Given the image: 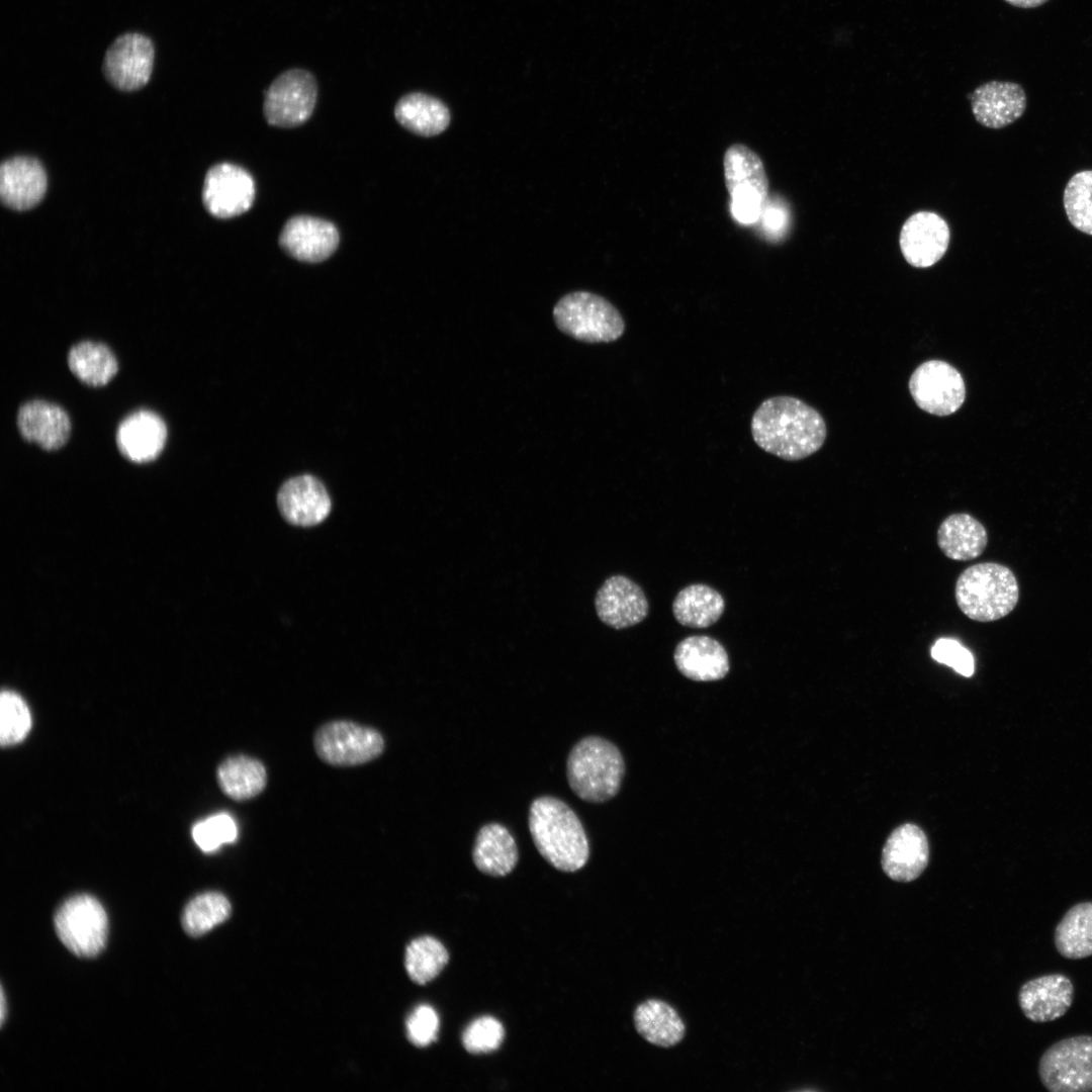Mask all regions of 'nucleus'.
<instances>
[{
	"mask_svg": "<svg viewBox=\"0 0 1092 1092\" xmlns=\"http://www.w3.org/2000/svg\"><path fill=\"white\" fill-rule=\"evenodd\" d=\"M1064 206L1070 222L1092 235V170L1075 174L1064 191Z\"/></svg>",
	"mask_w": 1092,
	"mask_h": 1092,
	"instance_id": "35",
	"label": "nucleus"
},
{
	"mask_svg": "<svg viewBox=\"0 0 1092 1092\" xmlns=\"http://www.w3.org/2000/svg\"><path fill=\"white\" fill-rule=\"evenodd\" d=\"M55 927L60 940L71 952L91 958L104 948L108 920L96 898L80 894L69 898L58 908Z\"/></svg>",
	"mask_w": 1092,
	"mask_h": 1092,
	"instance_id": "8",
	"label": "nucleus"
},
{
	"mask_svg": "<svg viewBox=\"0 0 1092 1092\" xmlns=\"http://www.w3.org/2000/svg\"><path fill=\"white\" fill-rule=\"evenodd\" d=\"M255 195L252 175L239 165L219 163L205 175L202 200L214 217L231 218L245 213L252 207Z\"/></svg>",
	"mask_w": 1092,
	"mask_h": 1092,
	"instance_id": "13",
	"label": "nucleus"
},
{
	"mask_svg": "<svg viewBox=\"0 0 1092 1092\" xmlns=\"http://www.w3.org/2000/svg\"><path fill=\"white\" fill-rule=\"evenodd\" d=\"M730 213L741 224L756 222L768 199V178L761 158L748 146H729L723 157Z\"/></svg>",
	"mask_w": 1092,
	"mask_h": 1092,
	"instance_id": "5",
	"label": "nucleus"
},
{
	"mask_svg": "<svg viewBox=\"0 0 1092 1092\" xmlns=\"http://www.w3.org/2000/svg\"><path fill=\"white\" fill-rule=\"evenodd\" d=\"M472 859L475 867L485 875L507 876L519 860L516 840L504 825L485 824L475 836Z\"/></svg>",
	"mask_w": 1092,
	"mask_h": 1092,
	"instance_id": "25",
	"label": "nucleus"
},
{
	"mask_svg": "<svg viewBox=\"0 0 1092 1092\" xmlns=\"http://www.w3.org/2000/svg\"><path fill=\"white\" fill-rule=\"evenodd\" d=\"M529 830L539 853L561 872H576L589 857L584 828L573 810L552 796L535 799L529 809Z\"/></svg>",
	"mask_w": 1092,
	"mask_h": 1092,
	"instance_id": "2",
	"label": "nucleus"
},
{
	"mask_svg": "<svg viewBox=\"0 0 1092 1092\" xmlns=\"http://www.w3.org/2000/svg\"><path fill=\"white\" fill-rule=\"evenodd\" d=\"M216 779L222 793L235 801H246L260 795L268 781L264 764L244 754L225 758L217 767Z\"/></svg>",
	"mask_w": 1092,
	"mask_h": 1092,
	"instance_id": "29",
	"label": "nucleus"
},
{
	"mask_svg": "<svg viewBox=\"0 0 1092 1092\" xmlns=\"http://www.w3.org/2000/svg\"><path fill=\"white\" fill-rule=\"evenodd\" d=\"M47 174L42 165L30 157H14L0 168L2 202L14 210H27L44 196Z\"/></svg>",
	"mask_w": 1092,
	"mask_h": 1092,
	"instance_id": "21",
	"label": "nucleus"
},
{
	"mask_svg": "<svg viewBox=\"0 0 1092 1092\" xmlns=\"http://www.w3.org/2000/svg\"><path fill=\"white\" fill-rule=\"evenodd\" d=\"M231 914V904L217 892H206L194 897L185 907L182 925L190 936H200L222 923Z\"/></svg>",
	"mask_w": 1092,
	"mask_h": 1092,
	"instance_id": "34",
	"label": "nucleus"
},
{
	"mask_svg": "<svg viewBox=\"0 0 1092 1092\" xmlns=\"http://www.w3.org/2000/svg\"><path fill=\"white\" fill-rule=\"evenodd\" d=\"M725 602L722 596L709 585L696 583L679 590L672 603L676 621L691 628H707L722 616Z\"/></svg>",
	"mask_w": 1092,
	"mask_h": 1092,
	"instance_id": "31",
	"label": "nucleus"
},
{
	"mask_svg": "<svg viewBox=\"0 0 1092 1092\" xmlns=\"http://www.w3.org/2000/svg\"><path fill=\"white\" fill-rule=\"evenodd\" d=\"M439 1030L437 1012L429 1005L418 1006L406 1020V1033L411 1042L424 1048L436 1040Z\"/></svg>",
	"mask_w": 1092,
	"mask_h": 1092,
	"instance_id": "39",
	"label": "nucleus"
},
{
	"mask_svg": "<svg viewBox=\"0 0 1092 1092\" xmlns=\"http://www.w3.org/2000/svg\"><path fill=\"white\" fill-rule=\"evenodd\" d=\"M673 659L679 672L696 681H712L723 678L729 671V657L723 645L716 639L695 635L680 641Z\"/></svg>",
	"mask_w": 1092,
	"mask_h": 1092,
	"instance_id": "24",
	"label": "nucleus"
},
{
	"mask_svg": "<svg viewBox=\"0 0 1092 1092\" xmlns=\"http://www.w3.org/2000/svg\"><path fill=\"white\" fill-rule=\"evenodd\" d=\"M1074 996L1071 979L1054 973L1023 983L1018 991V1004L1028 1020L1043 1023L1063 1017L1072 1006Z\"/></svg>",
	"mask_w": 1092,
	"mask_h": 1092,
	"instance_id": "16",
	"label": "nucleus"
},
{
	"mask_svg": "<svg viewBox=\"0 0 1092 1092\" xmlns=\"http://www.w3.org/2000/svg\"><path fill=\"white\" fill-rule=\"evenodd\" d=\"M277 504L286 521L302 527L320 524L331 511L324 484L306 474L288 479L278 491Z\"/></svg>",
	"mask_w": 1092,
	"mask_h": 1092,
	"instance_id": "19",
	"label": "nucleus"
},
{
	"mask_svg": "<svg viewBox=\"0 0 1092 1092\" xmlns=\"http://www.w3.org/2000/svg\"><path fill=\"white\" fill-rule=\"evenodd\" d=\"M191 834L202 851L212 852L222 844L233 843L237 839L238 828L233 817L222 812L197 822Z\"/></svg>",
	"mask_w": 1092,
	"mask_h": 1092,
	"instance_id": "37",
	"label": "nucleus"
},
{
	"mask_svg": "<svg viewBox=\"0 0 1092 1092\" xmlns=\"http://www.w3.org/2000/svg\"><path fill=\"white\" fill-rule=\"evenodd\" d=\"M1057 951L1068 960L1092 956V901L1080 902L1067 910L1055 928Z\"/></svg>",
	"mask_w": 1092,
	"mask_h": 1092,
	"instance_id": "30",
	"label": "nucleus"
},
{
	"mask_svg": "<svg viewBox=\"0 0 1092 1092\" xmlns=\"http://www.w3.org/2000/svg\"><path fill=\"white\" fill-rule=\"evenodd\" d=\"M949 243L946 221L931 211L912 214L900 233V248L906 261L917 268L937 263L945 254Z\"/></svg>",
	"mask_w": 1092,
	"mask_h": 1092,
	"instance_id": "15",
	"label": "nucleus"
},
{
	"mask_svg": "<svg viewBox=\"0 0 1092 1092\" xmlns=\"http://www.w3.org/2000/svg\"><path fill=\"white\" fill-rule=\"evenodd\" d=\"M394 117L405 129L422 136L440 134L451 119L445 103L421 92L403 95L395 104Z\"/></svg>",
	"mask_w": 1092,
	"mask_h": 1092,
	"instance_id": "27",
	"label": "nucleus"
},
{
	"mask_svg": "<svg viewBox=\"0 0 1092 1092\" xmlns=\"http://www.w3.org/2000/svg\"><path fill=\"white\" fill-rule=\"evenodd\" d=\"M67 360L71 372L83 383L93 387L108 383L118 370L112 351L104 344L91 341L74 345Z\"/></svg>",
	"mask_w": 1092,
	"mask_h": 1092,
	"instance_id": "32",
	"label": "nucleus"
},
{
	"mask_svg": "<svg viewBox=\"0 0 1092 1092\" xmlns=\"http://www.w3.org/2000/svg\"><path fill=\"white\" fill-rule=\"evenodd\" d=\"M505 1037L503 1024L491 1016L473 1020L462 1034L464 1049L471 1054H485L497 1050Z\"/></svg>",
	"mask_w": 1092,
	"mask_h": 1092,
	"instance_id": "38",
	"label": "nucleus"
},
{
	"mask_svg": "<svg viewBox=\"0 0 1092 1092\" xmlns=\"http://www.w3.org/2000/svg\"><path fill=\"white\" fill-rule=\"evenodd\" d=\"M384 739L376 729L352 721L337 720L322 725L314 733L317 756L334 766H354L377 758Z\"/></svg>",
	"mask_w": 1092,
	"mask_h": 1092,
	"instance_id": "9",
	"label": "nucleus"
},
{
	"mask_svg": "<svg viewBox=\"0 0 1092 1092\" xmlns=\"http://www.w3.org/2000/svg\"><path fill=\"white\" fill-rule=\"evenodd\" d=\"M637 1032L648 1042L670 1048L685 1036L686 1025L676 1010L659 999H648L634 1011Z\"/></svg>",
	"mask_w": 1092,
	"mask_h": 1092,
	"instance_id": "28",
	"label": "nucleus"
},
{
	"mask_svg": "<svg viewBox=\"0 0 1092 1092\" xmlns=\"http://www.w3.org/2000/svg\"><path fill=\"white\" fill-rule=\"evenodd\" d=\"M557 328L575 340L610 343L625 331L620 311L606 298L588 291H574L561 297L553 308Z\"/></svg>",
	"mask_w": 1092,
	"mask_h": 1092,
	"instance_id": "6",
	"label": "nucleus"
},
{
	"mask_svg": "<svg viewBox=\"0 0 1092 1092\" xmlns=\"http://www.w3.org/2000/svg\"><path fill=\"white\" fill-rule=\"evenodd\" d=\"M976 120L990 128H1002L1014 122L1026 108L1022 87L1012 82L991 81L969 95Z\"/></svg>",
	"mask_w": 1092,
	"mask_h": 1092,
	"instance_id": "20",
	"label": "nucleus"
},
{
	"mask_svg": "<svg viewBox=\"0 0 1092 1092\" xmlns=\"http://www.w3.org/2000/svg\"><path fill=\"white\" fill-rule=\"evenodd\" d=\"M930 654L934 660L952 667L964 676H971L974 673L975 663L972 653L954 639L936 640Z\"/></svg>",
	"mask_w": 1092,
	"mask_h": 1092,
	"instance_id": "40",
	"label": "nucleus"
},
{
	"mask_svg": "<svg viewBox=\"0 0 1092 1092\" xmlns=\"http://www.w3.org/2000/svg\"><path fill=\"white\" fill-rule=\"evenodd\" d=\"M625 774L619 748L600 736H586L571 748L566 761L572 792L589 803H603L617 795Z\"/></svg>",
	"mask_w": 1092,
	"mask_h": 1092,
	"instance_id": "3",
	"label": "nucleus"
},
{
	"mask_svg": "<svg viewBox=\"0 0 1092 1092\" xmlns=\"http://www.w3.org/2000/svg\"><path fill=\"white\" fill-rule=\"evenodd\" d=\"M449 961L446 947L432 936L414 939L405 950V969L411 980L425 985L436 978Z\"/></svg>",
	"mask_w": 1092,
	"mask_h": 1092,
	"instance_id": "33",
	"label": "nucleus"
},
{
	"mask_svg": "<svg viewBox=\"0 0 1092 1092\" xmlns=\"http://www.w3.org/2000/svg\"><path fill=\"white\" fill-rule=\"evenodd\" d=\"M4 995L5 994H4L3 990H2L1 991V1010H0L1 1011V1016H0L1 1024H3V1022L5 1020V1016H6V1001H5V996Z\"/></svg>",
	"mask_w": 1092,
	"mask_h": 1092,
	"instance_id": "42",
	"label": "nucleus"
},
{
	"mask_svg": "<svg viewBox=\"0 0 1092 1092\" xmlns=\"http://www.w3.org/2000/svg\"><path fill=\"white\" fill-rule=\"evenodd\" d=\"M960 610L978 622H992L1007 616L1019 599L1017 579L1011 569L995 562H983L965 569L954 588Z\"/></svg>",
	"mask_w": 1092,
	"mask_h": 1092,
	"instance_id": "4",
	"label": "nucleus"
},
{
	"mask_svg": "<svg viewBox=\"0 0 1092 1092\" xmlns=\"http://www.w3.org/2000/svg\"><path fill=\"white\" fill-rule=\"evenodd\" d=\"M317 96L314 76L303 69H289L277 76L265 91L263 112L268 124L296 127L311 116Z\"/></svg>",
	"mask_w": 1092,
	"mask_h": 1092,
	"instance_id": "10",
	"label": "nucleus"
},
{
	"mask_svg": "<svg viewBox=\"0 0 1092 1092\" xmlns=\"http://www.w3.org/2000/svg\"><path fill=\"white\" fill-rule=\"evenodd\" d=\"M31 728V714L25 701L15 692L0 696V742L9 746L21 742Z\"/></svg>",
	"mask_w": 1092,
	"mask_h": 1092,
	"instance_id": "36",
	"label": "nucleus"
},
{
	"mask_svg": "<svg viewBox=\"0 0 1092 1092\" xmlns=\"http://www.w3.org/2000/svg\"><path fill=\"white\" fill-rule=\"evenodd\" d=\"M279 246L290 257L305 263H320L331 257L340 243L336 225L310 215L290 217L279 235Z\"/></svg>",
	"mask_w": 1092,
	"mask_h": 1092,
	"instance_id": "14",
	"label": "nucleus"
},
{
	"mask_svg": "<svg viewBox=\"0 0 1092 1092\" xmlns=\"http://www.w3.org/2000/svg\"><path fill=\"white\" fill-rule=\"evenodd\" d=\"M155 59L151 38L140 32H127L109 46L103 61L107 81L121 91H134L150 80Z\"/></svg>",
	"mask_w": 1092,
	"mask_h": 1092,
	"instance_id": "12",
	"label": "nucleus"
},
{
	"mask_svg": "<svg viewBox=\"0 0 1092 1092\" xmlns=\"http://www.w3.org/2000/svg\"><path fill=\"white\" fill-rule=\"evenodd\" d=\"M1005 1L1007 3L1013 5V6H1016V7L1033 8V7H1037V6L1045 3L1048 0H1005Z\"/></svg>",
	"mask_w": 1092,
	"mask_h": 1092,
	"instance_id": "41",
	"label": "nucleus"
},
{
	"mask_svg": "<svg viewBox=\"0 0 1092 1092\" xmlns=\"http://www.w3.org/2000/svg\"><path fill=\"white\" fill-rule=\"evenodd\" d=\"M167 440V427L160 416L140 410L127 416L116 431V445L120 453L135 463L156 459Z\"/></svg>",
	"mask_w": 1092,
	"mask_h": 1092,
	"instance_id": "22",
	"label": "nucleus"
},
{
	"mask_svg": "<svg viewBox=\"0 0 1092 1092\" xmlns=\"http://www.w3.org/2000/svg\"><path fill=\"white\" fill-rule=\"evenodd\" d=\"M750 428L759 448L788 461L817 452L826 438L822 416L801 399L788 395L764 399L754 412Z\"/></svg>",
	"mask_w": 1092,
	"mask_h": 1092,
	"instance_id": "1",
	"label": "nucleus"
},
{
	"mask_svg": "<svg viewBox=\"0 0 1092 1092\" xmlns=\"http://www.w3.org/2000/svg\"><path fill=\"white\" fill-rule=\"evenodd\" d=\"M988 543L985 527L969 514L948 516L937 530V544L949 559L967 561L979 557Z\"/></svg>",
	"mask_w": 1092,
	"mask_h": 1092,
	"instance_id": "26",
	"label": "nucleus"
},
{
	"mask_svg": "<svg viewBox=\"0 0 1092 1092\" xmlns=\"http://www.w3.org/2000/svg\"><path fill=\"white\" fill-rule=\"evenodd\" d=\"M595 607L600 620L615 629L643 621L648 603L641 587L624 575H613L597 592Z\"/></svg>",
	"mask_w": 1092,
	"mask_h": 1092,
	"instance_id": "17",
	"label": "nucleus"
},
{
	"mask_svg": "<svg viewBox=\"0 0 1092 1092\" xmlns=\"http://www.w3.org/2000/svg\"><path fill=\"white\" fill-rule=\"evenodd\" d=\"M1038 1077L1050 1092L1092 1091V1035L1066 1037L1049 1046L1039 1059Z\"/></svg>",
	"mask_w": 1092,
	"mask_h": 1092,
	"instance_id": "7",
	"label": "nucleus"
},
{
	"mask_svg": "<svg viewBox=\"0 0 1092 1092\" xmlns=\"http://www.w3.org/2000/svg\"><path fill=\"white\" fill-rule=\"evenodd\" d=\"M909 390L921 410L939 417L956 413L966 398L963 376L941 360L919 365L909 379Z\"/></svg>",
	"mask_w": 1092,
	"mask_h": 1092,
	"instance_id": "11",
	"label": "nucleus"
},
{
	"mask_svg": "<svg viewBox=\"0 0 1092 1092\" xmlns=\"http://www.w3.org/2000/svg\"><path fill=\"white\" fill-rule=\"evenodd\" d=\"M16 424L22 438L47 451L63 447L70 437L71 423L67 413L44 400H30L17 412Z\"/></svg>",
	"mask_w": 1092,
	"mask_h": 1092,
	"instance_id": "23",
	"label": "nucleus"
},
{
	"mask_svg": "<svg viewBox=\"0 0 1092 1092\" xmlns=\"http://www.w3.org/2000/svg\"><path fill=\"white\" fill-rule=\"evenodd\" d=\"M928 859L927 837L922 829L911 823L897 827L883 847V870L897 882L917 879L928 864Z\"/></svg>",
	"mask_w": 1092,
	"mask_h": 1092,
	"instance_id": "18",
	"label": "nucleus"
}]
</instances>
